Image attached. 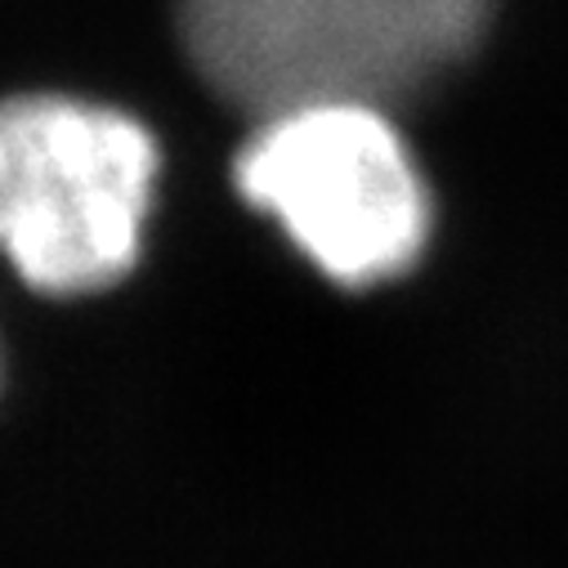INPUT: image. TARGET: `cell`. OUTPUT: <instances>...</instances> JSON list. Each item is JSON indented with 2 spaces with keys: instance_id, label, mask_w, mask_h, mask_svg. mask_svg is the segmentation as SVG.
Returning <instances> with one entry per match:
<instances>
[{
  "instance_id": "3957f363",
  "label": "cell",
  "mask_w": 568,
  "mask_h": 568,
  "mask_svg": "<svg viewBox=\"0 0 568 568\" xmlns=\"http://www.w3.org/2000/svg\"><path fill=\"white\" fill-rule=\"evenodd\" d=\"M229 189L345 287L407 273L430 242V184L394 108L314 99L268 112L229 153Z\"/></svg>"
},
{
  "instance_id": "6da1fadb",
  "label": "cell",
  "mask_w": 568,
  "mask_h": 568,
  "mask_svg": "<svg viewBox=\"0 0 568 568\" xmlns=\"http://www.w3.org/2000/svg\"><path fill=\"white\" fill-rule=\"evenodd\" d=\"M171 149L116 99L0 94V273L41 305H85L149 255Z\"/></svg>"
},
{
  "instance_id": "277c9868",
  "label": "cell",
  "mask_w": 568,
  "mask_h": 568,
  "mask_svg": "<svg viewBox=\"0 0 568 568\" xmlns=\"http://www.w3.org/2000/svg\"><path fill=\"white\" fill-rule=\"evenodd\" d=\"M0 385H6V349H0Z\"/></svg>"
},
{
  "instance_id": "7a4b0ae2",
  "label": "cell",
  "mask_w": 568,
  "mask_h": 568,
  "mask_svg": "<svg viewBox=\"0 0 568 568\" xmlns=\"http://www.w3.org/2000/svg\"><path fill=\"white\" fill-rule=\"evenodd\" d=\"M497 0H175L202 94L237 121L314 103H416L484 50Z\"/></svg>"
}]
</instances>
